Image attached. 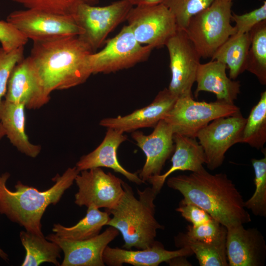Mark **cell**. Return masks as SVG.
Returning a JSON list of instances; mask_svg holds the SVG:
<instances>
[{
	"instance_id": "18",
	"label": "cell",
	"mask_w": 266,
	"mask_h": 266,
	"mask_svg": "<svg viewBox=\"0 0 266 266\" xmlns=\"http://www.w3.org/2000/svg\"><path fill=\"white\" fill-rule=\"evenodd\" d=\"M178 97L165 88L160 91L149 105L125 116L108 117L102 119L100 125L107 128L119 130L124 133L138 129L155 127L164 119L175 103Z\"/></svg>"
},
{
	"instance_id": "4",
	"label": "cell",
	"mask_w": 266,
	"mask_h": 266,
	"mask_svg": "<svg viewBox=\"0 0 266 266\" xmlns=\"http://www.w3.org/2000/svg\"><path fill=\"white\" fill-rule=\"evenodd\" d=\"M123 195L112 208L105 210L112 215L107 225L117 229L124 241L123 248L131 250L145 249L152 246L157 241L158 230L164 229L155 217L154 200L158 195L152 188L143 191L137 189L136 198L132 187L123 181Z\"/></svg>"
},
{
	"instance_id": "12",
	"label": "cell",
	"mask_w": 266,
	"mask_h": 266,
	"mask_svg": "<svg viewBox=\"0 0 266 266\" xmlns=\"http://www.w3.org/2000/svg\"><path fill=\"white\" fill-rule=\"evenodd\" d=\"M171 80L169 91L177 97L192 95L200 57L184 30L178 29L167 41Z\"/></svg>"
},
{
	"instance_id": "34",
	"label": "cell",
	"mask_w": 266,
	"mask_h": 266,
	"mask_svg": "<svg viewBox=\"0 0 266 266\" xmlns=\"http://www.w3.org/2000/svg\"><path fill=\"white\" fill-rule=\"evenodd\" d=\"M24 58V46L10 51L0 47V104L5 96L10 74L15 65Z\"/></svg>"
},
{
	"instance_id": "26",
	"label": "cell",
	"mask_w": 266,
	"mask_h": 266,
	"mask_svg": "<svg viewBox=\"0 0 266 266\" xmlns=\"http://www.w3.org/2000/svg\"><path fill=\"white\" fill-rule=\"evenodd\" d=\"M226 241V235L213 242L195 240L183 233H179L174 237L176 247L191 249L200 266H229Z\"/></svg>"
},
{
	"instance_id": "9",
	"label": "cell",
	"mask_w": 266,
	"mask_h": 266,
	"mask_svg": "<svg viewBox=\"0 0 266 266\" xmlns=\"http://www.w3.org/2000/svg\"><path fill=\"white\" fill-rule=\"evenodd\" d=\"M6 21L33 42L79 36L83 32L72 15L35 9L14 11L8 15Z\"/></svg>"
},
{
	"instance_id": "32",
	"label": "cell",
	"mask_w": 266,
	"mask_h": 266,
	"mask_svg": "<svg viewBox=\"0 0 266 266\" xmlns=\"http://www.w3.org/2000/svg\"><path fill=\"white\" fill-rule=\"evenodd\" d=\"M215 0H164L174 15L178 29L185 30L190 19L209 7Z\"/></svg>"
},
{
	"instance_id": "22",
	"label": "cell",
	"mask_w": 266,
	"mask_h": 266,
	"mask_svg": "<svg viewBox=\"0 0 266 266\" xmlns=\"http://www.w3.org/2000/svg\"><path fill=\"white\" fill-rule=\"evenodd\" d=\"M227 66L220 62L211 60L200 64L198 66L196 82L197 83L195 95L201 91L214 94L216 100L234 104L240 92V83L228 77Z\"/></svg>"
},
{
	"instance_id": "8",
	"label": "cell",
	"mask_w": 266,
	"mask_h": 266,
	"mask_svg": "<svg viewBox=\"0 0 266 266\" xmlns=\"http://www.w3.org/2000/svg\"><path fill=\"white\" fill-rule=\"evenodd\" d=\"M133 5L130 0H118L104 6L83 4L72 15L82 29L78 37L93 53L104 42L108 35L124 21Z\"/></svg>"
},
{
	"instance_id": "39",
	"label": "cell",
	"mask_w": 266,
	"mask_h": 266,
	"mask_svg": "<svg viewBox=\"0 0 266 266\" xmlns=\"http://www.w3.org/2000/svg\"><path fill=\"white\" fill-rule=\"evenodd\" d=\"M164 0H130L133 6L139 5H153L162 3Z\"/></svg>"
},
{
	"instance_id": "24",
	"label": "cell",
	"mask_w": 266,
	"mask_h": 266,
	"mask_svg": "<svg viewBox=\"0 0 266 266\" xmlns=\"http://www.w3.org/2000/svg\"><path fill=\"white\" fill-rule=\"evenodd\" d=\"M250 45L249 33L231 36L212 56L211 60L225 64L229 69V77L235 79L246 70V60Z\"/></svg>"
},
{
	"instance_id": "16",
	"label": "cell",
	"mask_w": 266,
	"mask_h": 266,
	"mask_svg": "<svg viewBox=\"0 0 266 266\" xmlns=\"http://www.w3.org/2000/svg\"><path fill=\"white\" fill-rule=\"evenodd\" d=\"M119 234L117 229L109 226L102 233L84 240H66L55 233L45 238L56 243L64 252L61 266H104L103 251Z\"/></svg>"
},
{
	"instance_id": "2",
	"label": "cell",
	"mask_w": 266,
	"mask_h": 266,
	"mask_svg": "<svg viewBox=\"0 0 266 266\" xmlns=\"http://www.w3.org/2000/svg\"><path fill=\"white\" fill-rule=\"evenodd\" d=\"M92 51L78 36L33 42L29 56L47 93L83 84L92 74Z\"/></svg>"
},
{
	"instance_id": "40",
	"label": "cell",
	"mask_w": 266,
	"mask_h": 266,
	"mask_svg": "<svg viewBox=\"0 0 266 266\" xmlns=\"http://www.w3.org/2000/svg\"><path fill=\"white\" fill-rule=\"evenodd\" d=\"M0 257L5 261L8 260L7 254L0 248Z\"/></svg>"
},
{
	"instance_id": "28",
	"label": "cell",
	"mask_w": 266,
	"mask_h": 266,
	"mask_svg": "<svg viewBox=\"0 0 266 266\" xmlns=\"http://www.w3.org/2000/svg\"><path fill=\"white\" fill-rule=\"evenodd\" d=\"M250 45L246 70L255 75L260 83L266 84V20L254 26L249 32Z\"/></svg>"
},
{
	"instance_id": "5",
	"label": "cell",
	"mask_w": 266,
	"mask_h": 266,
	"mask_svg": "<svg viewBox=\"0 0 266 266\" xmlns=\"http://www.w3.org/2000/svg\"><path fill=\"white\" fill-rule=\"evenodd\" d=\"M232 5V1L215 0L189 20L184 31L201 58H211L236 33L231 24Z\"/></svg>"
},
{
	"instance_id": "37",
	"label": "cell",
	"mask_w": 266,
	"mask_h": 266,
	"mask_svg": "<svg viewBox=\"0 0 266 266\" xmlns=\"http://www.w3.org/2000/svg\"><path fill=\"white\" fill-rule=\"evenodd\" d=\"M176 210L193 226L200 225L212 219L205 210L192 203L180 202Z\"/></svg>"
},
{
	"instance_id": "20",
	"label": "cell",
	"mask_w": 266,
	"mask_h": 266,
	"mask_svg": "<svg viewBox=\"0 0 266 266\" xmlns=\"http://www.w3.org/2000/svg\"><path fill=\"white\" fill-rule=\"evenodd\" d=\"M193 254L191 249L187 247L174 251L166 250L161 242L157 241L151 247L137 250L112 248L107 245L103 251L102 259L104 264L108 266H122L124 264L134 266H158L175 257H190Z\"/></svg>"
},
{
	"instance_id": "15",
	"label": "cell",
	"mask_w": 266,
	"mask_h": 266,
	"mask_svg": "<svg viewBox=\"0 0 266 266\" xmlns=\"http://www.w3.org/2000/svg\"><path fill=\"white\" fill-rule=\"evenodd\" d=\"M173 134L171 126L164 119L158 123L149 135L137 131L132 133V137L146 156L138 175L144 183L151 177L161 174L166 162L174 150Z\"/></svg>"
},
{
	"instance_id": "41",
	"label": "cell",
	"mask_w": 266,
	"mask_h": 266,
	"mask_svg": "<svg viewBox=\"0 0 266 266\" xmlns=\"http://www.w3.org/2000/svg\"><path fill=\"white\" fill-rule=\"evenodd\" d=\"M5 136L4 130L0 122V140Z\"/></svg>"
},
{
	"instance_id": "19",
	"label": "cell",
	"mask_w": 266,
	"mask_h": 266,
	"mask_svg": "<svg viewBox=\"0 0 266 266\" xmlns=\"http://www.w3.org/2000/svg\"><path fill=\"white\" fill-rule=\"evenodd\" d=\"M124 133L107 128L101 143L93 151L82 156L76 164L79 172L95 167H107L124 175L131 182L140 185L144 182L136 173H133L122 166L117 158L119 146L127 139Z\"/></svg>"
},
{
	"instance_id": "30",
	"label": "cell",
	"mask_w": 266,
	"mask_h": 266,
	"mask_svg": "<svg viewBox=\"0 0 266 266\" xmlns=\"http://www.w3.org/2000/svg\"><path fill=\"white\" fill-rule=\"evenodd\" d=\"M254 170L255 191L253 196L244 201L246 209L255 216L266 217V155L261 159H252Z\"/></svg>"
},
{
	"instance_id": "6",
	"label": "cell",
	"mask_w": 266,
	"mask_h": 266,
	"mask_svg": "<svg viewBox=\"0 0 266 266\" xmlns=\"http://www.w3.org/2000/svg\"><path fill=\"white\" fill-rule=\"evenodd\" d=\"M240 112L234 104L216 100L207 102L196 101L192 95L178 97L164 118L174 133L196 138L197 133L215 119Z\"/></svg>"
},
{
	"instance_id": "3",
	"label": "cell",
	"mask_w": 266,
	"mask_h": 266,
	"mask_svg": "<svg viewBox=\"0 0 266 266\" xmlns=\"http://www.w3.org/2000/svg\"><path fill=\"white\" fill-rule=\"evenodd\" d=\"M79 173L75 166L68 168L61 176L57 174L53 179L54 184L44 191L20 181L15 184V191H11L6 185L10 173H2L0 175V213L26 231L44 236L41 221L45 211L50 204L58 203Z\"/></svg>"
},
{
	"instance_id": "14",
	"label": "cell",
	"mask_w": 266,
	"mask_h": 266,
	"mask_svg": "<svg viewBox=\"0 0 266 266\" xmlns=\"http://www.w3.org/2000/svg\"><path fill=\"white\" fill-rule=\"evenodd\" d=\"M5 100L23 104L28 109H37L50 100L38 73L29 56L13 68L7 84Z\"/></svg>"
},
{
	"instance_id": "36",
	"label": "cell",
	"mask_w": 266,
	"mask_h": 266,
	"mask_svg": "<svg viewBox=\"0 0 266 266\" xmlns=\"http://www.w3.org/2000/svg\"><path fill=\"white\" fill-rule=\"evenodd\" d=\"M28 39L7 21L0 20V43L4 50L10 51L24 45Z\"/></svg>"
},
{
	"instance_id": "1",
	"label": "cell",
	"mask_w": 266,
	"mask_h": 266,
	"mask_svg": "<svg viewBox=\"0 0 266 266\" xmlns=\"http://www.w3.org/2000/svg\"><path fill=\"white\" fill-rule=\"evenodd\" d=\"M166 179L167 186L183 196L180 202L199 206L226 229L251 221L242 196L224 173L212 174L204 168Z\"/></svg>"
},
{
	"instance_id": "25",
	"label": "cell",
	"mask_w": 266,
	"mask_h": 266,
	"mask_svg": "<svg viewBox=\"0 0 266 266\" xmlns=\"http://www.w3.org/2000/svg\"><path fill=\"white\" fill-rule=\"evenodd\" d=\"M87 208L86 216L75 225L67 227L54 224L52 231L57 236L71 241L84 240L97 235L102 227L107 225L110 214L93 205Z\"/></svg>"
},
{
	"instance_id": "33",
	"label": "cell",
	"mask_w": 266,
	"mask_h": 266,
	"mask_svg": "<svg viewBox=\"0 0 266 266\" xmlns=\"http://www.w3.org/2000/svg\"><path fill=\"white\" fill-rule=\"evenodd\" d=\"M187 229L190 238L203 242H213L227 234V229L213 218L198 226L188 225Z\"/></svg>"
},
{
	"instance_id": "27",
	"label": "cell",
	"mask_w": 266,
	"mask_h": 266,
	"mask_svg": "<svg viewBox=\"0 0 266 266\" xmlns=\"http://www.w3.org/2000/svg\"><path fill=\"white\" fill-rule=\"evenodd\" d=\"M21 243L26 250L22 266H38L44 262L60 266L61 249L55 242L48 240L44 236L38 235L27 231L20 233Z\"/></svg>"
},
{
	"instance_id": "21",
	"label": "cell",
	"mask_w": 266,
	"mask_h": 266,
	"mask_svg": "<svg viewBox=\"0 0 266 266\" xmlns=\"http://www.w3.org/2000/svg\"><path fill=\"white\" fill-rule=\"evenodd\" d=\"M174 150L171 167L165 173L151 177L147 181L158 194L168 177L176 171L198 172L204 168L205 163L203 150L196 138L174 133Z\"/></svg>"
},
{
	"instance_id": "35",
	"label": "cell",
	"mask_w": 266,
	"mask_h": 266,
	"mask_svg": "<svg viewBox=\"0 0 266 266\" xmlns=\"http://www.w3.org/2000/svg\"><path fill=\"white\" fill-rule=\"evenodd\" d=\"M266 20V1L263 5L249 12L238 15L232 12L231 21L235 23L236 33H249L259 23Z\"/></svg>"
},
{
	"instance_id": "7",
	"label": "cell",
	"mask_w": 266,
	"mask_h": 266,
	"mask_svg": "<svg viewBox=\"0 0 266 266\" xmlns=\"http://www.w3.org/2000/svg\"><path fill=\"white\" fill-rule=\"evenodd\" d=\"M154 47L142 45L128 25L106 42L104 48L91 53L89 58L92 74L110 73L133 67L146 60Z\"/></svg>"
},
{
	"instance_id": "29",
	"label": "cell",
	"mask_w": 266,
	"mask_h": 266,
	"mask_svg": "<svg viewBox=\"0 0 266 266\" xmlns=\"http://www.w3.org/2000/svg\"><path fill=\"white\" fill-rule=\"evenodd\" d=\"M266 142V91L261 93L257 103L251 110L243 129L241 142L257 149Z\"/></svg>"
},
{
	"instance_id": "11",
	"label": "cell",
	"mask_w": 266,
	"mask_h": 266,
	"mask_svg": "<svg viewBox=\"0 0 266 266\" xmlns=\"http://www.w3.org/2000/svg\"><path fill=\"white\" fill-rule=\"evenodd\" d=\"M246 121L239 112L215 119L197 133L196 138L203 150L205 164L209 169L220 167L226 152L234 144L241 142Z\"/></svg>"
},
{
	"instance_id": "23",
	"label": "cell",
	"mask_w": 266,
	"mask_h": 266,
	"mask_svg": "<svg viewBox=\"0 0 266 266\" xmlns=\"http://www.w3.org/2000/svg\"><path fill=\"white\" fill-rule=\"evenodd\" d=\"M25 105L2 100L0 104V122L10 143L21 153L34 158L41 147L32 143L25 132Z\"/></svg>"
},
{
	"instance_id": "13",
	"label": "cell",
	"mask_w": 266,
	"mask_h": 266,
	"mask_svg": "<svg viewBox=\"0 0 266 266\" xmlns=\"http://www.w3.org/2000/svg\"><path fill=\"white\" fill-rule=\"evenodd\" d=\"M74 181L78 188L74 202L79 206L110 209L117 204L124 192L123 181L101 167L80 171Z\"/></svg>"
},
{
	"instance_id": "42",
	"label": "cell",
	"mask_w": 266,
	"mask_h": 266,
	"mask_svg": "<svg viewBox=\"0 0 266 266\" xmlns=\"http://www.w3.org/2000/svg\"><path fill=\"white\" fill-rule=\"evenodd\" d=\"M229 0V1H233V0Z\"/></svg>"
},
{
	"instance_id": "38",
	"label": "cell",
	"mask_w": 266,
	"mask_h": 266,
	"mask_svg": "<svg viewBox=\"0 0 266 266\" xmlns=\"http://www.w3.org/2000/svg\"><path fill=\"white\" fill-rule=\"evenodd\" d=\"M186 257L185 256L175 257L170 260L167 263L170 266H192L191 263L187 261Z\"/></svg>"
},
{
	"instance_id": "17",
	"label": "cell",
	"mask_w": 266,
	"mask_h": 266,
	"mask_svg": "<svg viewBox=\"0 0 266 266\" xmlns=\"http://www.w3.org/2000/svg\"><path fill=\"white\" fill-rule=\"evenodd\" d=\"M226 248L229 266L265 265L266 241L257 228L239 225L227 229Z\"/></svg>"
},
{
	"instance_id": "10",
	"label": "cell",
	"mask_w": 266,
	"mask_h": 266,
	"mask_svg": "<svg viewBox=\"0 0 266 266\" xmlns=\"http://www.w3.org/2000/svg\"><path fill=\"white\" fill-rule=\"evenodd\" d=\"M126 21L137 41L154 48L165 46L178 29L174 15L163 3L133 6Z\"/></svg>"
},
{
	"instance_id": "31",
	"label": "cell",
	"mask_w": 266,
	"mask_h": 266,
	"mask_svg": "<svg viewBox=\"0 0 266 266\" xmlns=\"http://www.w3.org/2000/svg\"><path fill=\"white\" fill-rule=\"evenodd\" d=\"M27 9H35L58 14L73 15L83 4L94 5L99 0H11Z\"/></svg>"
}]
</instances>
